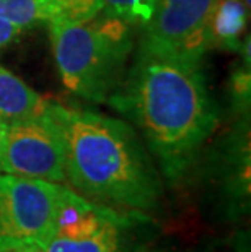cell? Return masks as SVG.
I'll return each instance as SVG.
<instances>
[{
	"label": "cell",
	"mask_w": 251,
	"mask_h": 252,
	"mask_svg": "<svg viewBox=\"0 0 251 252\" xmlns=\"http://www.w3.org/2000/svg\"><path fill=\"white\" fill-rule=\"evenodd\" d=\"M62 187L56 182L0 174V249L42 248L56 229Z\"/></svg>",
	"instance_id": "5"
},
{
	"label": "cell",
	"mask_w": 251,
	"mask_h": 252,
	"mask_svg": "<svg viewBox=\"0 0 251 252\" xmlns=\"http://www.w3.org/2000/svg\"><path fill=\"white\" fill-rule=\"evenodd\" d=\"M52 15L51 0H0V18L12 21L21 30L49 21Z\"/></svg>",
	"instance_id": "10"
},
{
	"label": "cell",
	"mask_w": 251,
	"mask_h": 252,
	"mask_svg": "<svg viewBox=\"0 0 251 252\" xmlns=\"http://www.w3.org/2000/svg\"><path fill=\"white\" fill-rule=\"evenodd\" d=\"M105 15L124 20L126 23L141 25L142 28L150 21L157 0H101Z\"/></svg>",
	"instance_id": "11"
},
{
	"label": "cell",
	"mask_w": 251,
	"mask_h": 252,
	"mask_svg": "<svg viewBox=\"0 0 251 252\" xmlns=\"http://www.w3.org/2000/svg\"><path fill=\"white\" fill-rule=\"evenodd\" d=\"M51 2L54 10L52 18H61L72 23H88L97 18L103 10L101 0H51Z\"/></svg>",
	"instance_id": "12"
},
{
	"label": "cell",
	"mask_w": 251,
	"mask_h": 252,
	"mask_svg": "<svg viewBox=\"0 0 251 252\" xmlns=\"http://www.w3.org/2000/svg\"><path fill=\"white\" fill-rule=\"evenodd\" d=\"M47 103L28 85L0 65V121L7 126L39 117Z\"/></svg>",
	"instance_id": "8"
},
{
	"label": "cell",
	"mask_w": 251,
	"mask_h": 252,
	"mask_svg": "<svg viewBox=\"0 0 251 252\" xmlns=\"http://www.w3.org/2000/svg\"><path fill=\"white\" fill-rule=\"evenodd\" d=\"M51 46L62 83L72 93L101 103L119 87L132 41L129 23L105 15L88 23L49 20Z\"/></svg>",
	"instance_id": "3"
},
{
	"label": "cell",
	"mask_w": 251,
	"mask_h": 252,
	"mask_svg": "<svg viewBox=\"0 0 251 252\" xmlns=\"http://www.w3.org/2000/svg\"><path fill=\"white\" fill-rule=\"evenodd\" d=\"M248 7L243 0H217L211 20L212 46L238 49L240 39L247 30Z\"/></svg>",
	"instance_id": "9"
},
{
	"label": "cell",
	"mask_w": 251,
	"mask_h": 252,
	"mask_svg": "<svg viewBox=\"0 0 251 252\" xmlns=\"http://www.w3.org/2000/svg\"><path fill=\"white\" fill-rule=\"evenodd\" d=\"M152 220L142 212L114 208L64 186L56 229L44 252H143L142 228Z\"/></svg>",
	"instance_id": "4"
},
{
	"label": "cell",
	"mask_w": 251,
	"mask_h": 252,
	"mask_svg": "<svg viewBox=\"0 0 251 252\" xmlns=\"http://www.w3.org/2000/svg\"><path fill=\"white\" fill-rule=\"evenodd\" d=\"M7 124L0 121V157H2V152H3V143H5V135H7Z\"/></svg>",
	"instance_id": "16"
},
{
	"label": "cell",
	"mask_w": 251,
	"mask_h": 252,
	"mask_svg": "<svg viewBox=\"0 0 251 252\" xmlns=\"http://www.w3.org/2000/svg\"><path fill=\"white\" fill-rule=\"evenodd\" d=\"M0 252H44V249L36 244H25V246H13V248L0 249Z\"/></svg>",
	"instance_id": "15"
},
{
	"label": "cell",
	"mask_w": 251,
	"mask_h": 252,
	"mask_svg": "<svg viewBox=\"0 0 251 252\" xmlns=\"http://www.w3.org/2000/svg\"><path fill=\"white\" fill-rule=\"evenodd\" d=\"M196 252H250V244L248 238L243 234H240L232 244L228 246H220V248H209V249H202Z\"/></svg>",
	"instance_id": "14"
},
{
	"label": "cell",
	"mask_w": 251,
	"mask_h": 252,
	"mask_svg": "<svg viewBox=\"0 0 251 252\" xmlns=\"http://www.w3.org/2000/svg\"><path fill=\"white\" fill-rule=\"evenodd\" d=\"M109 103L136 122L170 181L183 178L217 127L201 62L139 51Z\"/></svg>",
	"instance_id": "1"
},
{
	"label": "cell",
	"mask_w": 251,
	"mask_h": 252,
	"mask_svg": "<svg viewBox=\"0 0 251 252\" xmlns=\"http://www.w3.org/2000/svg\"><path fill=\"white\" fill-rule=\"evenodd\" d=\"M61 130L66 181L83 197L122 210L152 212L162 182L137 133L119 119L47 103Z\"/></svg>",
	"instance_id": "2"
},
{
	"label": "cell",
	"mask_w": 251,
	"mask_h": 252,
	"mask_svg": "<svg viewBox=\"0 0 251 252\" xmlns=\"http://www.w3.org/2000/svg\"><path fill=\"white\" fill-rule=\"evenodd\" d=\"M3 174L42 179L61 184L66 181V153L61 130L44 111L39 117L7 127L0 157Z\"/></svg>",
	"instance_id": "7"
},
{
	"label": "cell",
	"mask_w": 251,
	"mask_h": 252,
	"mask_svg": "<svg viewBox=\"0 0 251 252\" xmlns=\"http://www.w3.org/2000/svg\"><path fill=\"white\" fill-rule=\"evenodd\" d=\"M217 0H157L143 26L139 51L157 57L201 62L212 47L211 20Z\"/></svg>",
	"instance_id": "6"
},
{
	"label": "cell",
	"mask_w": 251,
	"mask_h": 252,
	"mask_svg": "<svg viewBox=\"0 0 251 252\" xmlns=\"http://www.w3.org/2000/svg\"><path fill=\"white\" fill-rule=\"evenodd\" d=\"M143 252H145V251H143ZM150 252H157V251H150Z\"/></svg>",
	"instance_id": "17"
},
{
	"label": "cell",
	"mask_w": 251,
	"mask_h": 252,
	"mask_svg": "<svg viewBox=\"0 0 251 252\" xmlns=\"http://www.w3.org/2000/svg\"><path fill=\"white\" fill-rule=\"evenodd\" d=\"M21 31L23 30L18 28L17 25H13L12 21L0 18V49L17 39Z\"/></svg>",
	"instance_id": "13"
}]
</instances>
